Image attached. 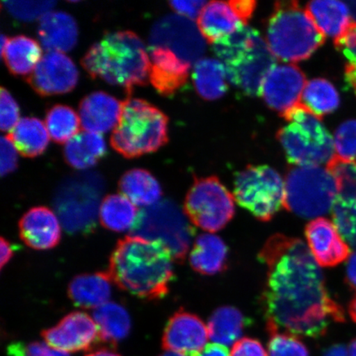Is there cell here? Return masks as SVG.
Masks as SVG:
<instances>
[{
    "label": "cell",
    "instance_id": "30",
    "mask_svg": "<svg viewBox=\"0 0 356 356\" xmlns=\"http://www.w3.org/2000/svg\"><path fill=\"white\" fill-rule=\"evenodd\" d=\"M140 211L122 194L106 195L99 208V220L104 228L114 232L133 230L139 221Z\"/></svg>",
    "mask_w": 356,
    "mask_h": 356
},
{
    "label": "cell",
    "instance_id": "44",
    "mask_svg": "<svg viewBox=\"0 0 356 356\" xmlns=\"http://www.w3.org/2000/svg\"><path fill=\"white\" fill-rule=\"evenodd\" d=\"M335 47L348 60V64L356 67V22L341 37L335 40Z\"/></svg>",
    "mask_w": 356,
    "mask_h": 356
},
{
    "label": "cell",
    "instance_id": "54",
    "mask_svg": "<svg viewBox=\"0 0 356 356\" xmlns=\"http://www.w3.org/2000/svg\"><path fill=\"white\" fill-rule=\"evenodd\" d=\"M349 314L351 319L356 323V296L351 300L349 306Z\"/></svg>",
    "mask_w": 356,
    "mask_h": 356
},
{
    "label": "cell",
    "instance_id": "41",
    "mask_svg": "<svg viewBox=\"0 0 356 356\" xmlns=\"http://www.w3.org/2000/svg\"><path fill=\"white\" fill-rule=\"evenodd\" d=\"M6 10L15 19L22 21L41 19L47 13L51 11L54 1H3Z\"/></svg>",
    "mask_w": 356,
    "mask_h": 356
},
{
    "label": "cell",
    "instance_id": "27",
    "mask_svg": "<svg viewBox=\"0 0 356 356\" xmlns=\"http://www.w3.org/2000/svg\"><path fill=\"white\" fill-rule=\"evenodd\" d=\"M106 152V145L101 134L79 131L67 142L64 149L65 162L79 170L95 166Z\"/></svg>",
    "mask_w": 356,
    "mask_h": 356
},
{
    "label": "cell",
    "instance_id": "3",
    "mask_svg": "<svg viewBox=\"0 0 356 356\" xmlns=\"http://www.w3.org/2000/svg\"><path fill=\"white\" fill-rule=\"evenodd\" d=\"M81 65L93 79L122 87L128 95L149 80L151 63L145 44L131 31L106 33L88 49Z\"/></svg>",
    "mask_w": 356,
    "mask_h": 356
},
{
    "label": "cell",
    "instance_id": "55",
    "mask_svg": "<svg viewBox=\"0 0 356 356\" xmlns=\"http://www.w3.org/2000/svg\"><path fill=\"white\" fill-rule=\"evenodd\" d=\"M349 355L350 356H356V338L353 341L349 346Z\"/></svg>",
    "mask_w": 356,
    "mask_h": 356
},
{
    "label": "cell",
    "instance_id": "37",
    "mask_svg": "<svg viewBox=\"0 0 356 356\" xmlns=\"http://www.w3.org/2000/svg\"><path fill=\"white\" fill-rule=\"evenodd\" d=\"M327 169L335 180L337 198L356 200V162L346 161L335 154Z\"/></svg>",
    "mask_w": 356,
    "mask_h": 356
},
{
    "label": "cell",
    "instance_id": "43",
    "mask_svg": "<svg viewBox=\"0 0 356 356\" xmlns=\"http://www.w3.org/2000/svg\"><path fill=\"white\" fill-rule=\"evenodd\" d=\"M8 356H70L69 353L53 347L42 343V342H33V343H13L8 347Z\"/></svg>",
    "mask_w": 356,
    "mask_h": 356
},
{
    "label": "cell",
    "instance_id": "33",
    "mask_svg": "<svg viewBox=\"0 0 356 356\" xmlns=\"http://www.w3.org/2000/svg\"><path fill=\"white\" fill-rule=\"evenodd\" d=\"M93 319L99 328L101 341L111 346L117 345L131 332L130 315L117 302H108L95 309Z\"/></svg>",
    "mask_w": 356,
    "mask_h": 356
},
{
    "label": "cell",
    "instance_id": "6",
    "mask_svg": "<svg viewBox=\"0 0 356 356\" xmlns=\"http://www.w3.org/2000/svg\"><path fill=\"white\" fill-rule=\"evenodd\" d=\"M168 141V118L155 106L140 99L122 102L121 118L111 136V145L124 158L156 152Z\"/></svg>",
    "mask_w": 356,
    "mask_h": 356
},
{
    "label": "cell",
    "instance_id": "14",
    "mask_svg": "<svg viewBox=\"0 0 356 356\" xmlns=\"http://www.w3.org/2000/svg\"><path fill=\"white\" fill-rule=\"evenodd\" d=\"M256 6L257 2L252 0L208 3L198 17L200 32L208 43L213 44L246 26Z\"/></svg>",
    "mask_w": 356,
    "mask_h": 356
},
{
    "label": "cell",
    "instance_id": "17",
    "mask_svg": "<svg viewBox=\"0 0 356 356\" xmlns=\"http://www.w3.org/2000/svg\"><path fill=\"white\" fill-rule=\"evenodd\" d=\"M47 344L65 353L91 349L100 340L95 319L84 312H73L66 315L55 327L42 333Z\"/></svg>",
    "mask_w": 356,
    "mask_h": 356
},
{
    "label": "cell",
    "instance_id": "20",
    "mask_svg": "<svg viewBox=\"0 0 356 356\" xmlns=\"http://www.w3.org/2000/svg\"><path fill=\"white\" fill-rule=\"evenodd\" d=\"M150 63V82L164 97L175 95L185 86L193 67L170 49L163 47L151 49Z\"/></svg>",
    "mask_w": 356,
    "mask_h": 356
},
{
    "label": "cell",
    "instance_id": "23",
    "mask_svg": "<svg viewBox=\"0 0 356 356\" xmlns=\"http://www.w3.org/2000/svg\"><path fill=\"white\" fill-rule=\"evenodd\" d=\"M38 33L42 47L47 52L64 53L76 44L79 31L76 21L70 13L50 11L40 19Z\"/></svg>",
    "mask_w": 356,
    "mask_h": 356
},
{
    "label": "cell",
    "instance_id": "7",
    "mask_svg": "<svg viewBox=\"0 0 356 356\" xmlns=\"http://www.w3.org/2000/svg\"><path fill=\"white\" fill-rule=\"evenodd\" d=\"M289 122L278 131L289 163L296 166H320L333 159L334 139L322 122L305 104H300L284 115Z\"/></svg>",
    "mask_w": 356,
    "mask_h": 356
},
{
    "label": "cell",
    "instance_id": "24",
    "mask_svg": "<svg viewBox=\"0 0 356 356\" xmlns=\"http://www.w3.org/2000/svg\"><path fill=\"white\" fill-rule=\"evenodd\" d=\"M111 282L108 271L79 275L70 283V299L79 308L97 309L108 302Z\"/></svg>",
    "mask_w": 356,
    "mask_h": 356
},
{
    "label": "cell",
    "instance_id": "1",
    "mask_svg": "<svg viewBox=\"0 0 356 356\" xmlns=\"http://www.w3.org/2000/svg\"><path fill=\"white\" fill-rule=\"evenodd\" d=\"M267 269L261 296L269 333L318 338L344 311L329 295L321 268L302 240L275 234L259 253Z\"/></svg>",
    "mask_w": 356,
    "mask_h": 356
},
{
    "label": "cell",
    "instance_id": "2",
    "mask_svg": "<svg viewBox=\"0 0 356 356\" xmlns=\"http://www.w3.org/2000/svg\"><path fill=\"white\" fill-rule=\"evenodd\" d=\"M173 260L162 243L127 236L111 253L108 273L122 291L140 299L159 300L167 296L175 278Z\"/></svg>",
    "mask_w": 356,
    "mask_h": 356
},
{
    "label": "cell",
    "instance_id": "53",
    "mask_svg": "<svg viewBox=\"0 0 356 356\" xmlns=\"http://www.w3.org/2000/svg\"><path fill=\"white\" fill-rule=\"evenodd\" d=\"M86 356H121L115 351L109 349H99L92 351L91 353L88 354Z\"/></svg>",
    "mask_w": 356,
    "mask_h": 356
},
{
    "label": "cell",
    "instance_id": "13",
    "mask_svg": "<svg viewBox=\"0 0 356 356\" xmlns=\"http://www.w3.org/2000/svg\"><path fill=\"white\" fill-rule=\"evenodd\" d=\"M151 47L170 49L182 60L195 65L206 51L207 44L198 26L181 15H169L154 26L149 40Z\"/></svg>",
    "mask_w": 356,
    "mask_h": 356
},
{
    "label": "cell",
    "instance_id": "56",
    "mask_svg": "<svg viewBox=\"0 0 356 356\" xmlns=\"http://www.w3.org/2000/svg\"><path fill=\"white\" fill-rule=\"evenodd\" d=\"M349 6L351 16H353V17L356 19V2H350L349 3Z\"/></svg>",
    "mask_w": 356,
    "mask_h": 356
},
{
    "label": "cell",
    "instance_id": "15",
    "mask_svg": "<svg viewBox=\"0 0 356 356\" xmlns=\"http://www.w3.org/2000/svg\"><path fill=\"white\" fill-rule=\"evenodd\" d=\"M25 79L39 95H65L76 86L79 71L74 61L65 53L48 51Z\"/></svg>",
    "mask_w": 356,
    "mask_h": 356
},
{
    "label": "cell",
    "instance_id": "5",
    "mask_svg": "<svg viewBox=\"0 0 356 356\" xmlns=\"http://www.w3.org/2000/svg\"><path fill=\"white\" fill-rule=\"evenodd\" d=\"M326 37L296 1L275 3L267 22L266 42L277 59L297 63L309 59Z\"/></svg>",
    "mask_w": 356,
    "mask_h": 356
},
{
    "label": "cell",
    "instance_id": "18",
    "mask_svg": "<svg viewBox=\"0 0 356 356\" xmlns=\"http://www.w3.org/2000/svg\"><path fill=\"white\" fill-rule=\"evenodd\" d=\"M305 236L309 250L320 266H336L350 255L349 245L330 220L320 217L309 222Z\"/></svg>",
    "mask_w": 356,
    "mask_h": 356
},
{
    "label": "cell",
    "instance_id": "16",
    "mask_svg": "<svg viewBox=\"0 0 356 356\" xmlns=\"http://www.w3.org/2000/svg\"><path fill=\"white\" fill-rule=\"evenodd\" d=\"M307 81L305 74L295 65H275L261 87V95L267 106L283 118L301 104Z\"/></svg>",
    "mask_w": 356,
    "mask_h": 356
},
{
    "label": "cell",
    "instance_id": "11",
    "mask_svg": "<svg viewBox=\"0 0 356 356\" xmlns=\"http://www.w3.org/2000/svg\"><path fill=\"white\" fill-rule=\"evenodd\" d=\"M102 188L101 178L92 173L71 177L62 184L56 207L67 231L88 233L95 228Z\"/></svg>",
    "mask_w": 356,
    "mask_h": 356
},
{
    "label": "cell",
    "instance_id": "40",
    "mask_svg": "<svg viewBox=\"0 0 356 356\" xmlns=\"http://www.w3.org/2000/svg\"><path fill=\"white\" fill-rule=\"evenodd\" d=\"M336 156L346 161L356 160V120H349L341 124L334 137Z\"/></svg>",
    "mask_w": 356,
    "mask_h": 356
},
{
    "label": "cell",
    "instance_id": "35",
    "mask_svg": "<svg viewBox=\"0 0 356 356\" xmlns=\"http://www.w3.org/2000/svg\"><path fill=\"white\" fill-rule=\"evenodd\" d=\"M302 99V104L322 119L323 115L334 113L340 105L339 93L325 79H314L307 83Z\"/></svg>",
    "mask_w": 356,
    "mask_h": 356
},
{
    "label": "cell",
    "instance_id": "19",
    "mask_svg": "<svg viewBox=\"0 0 356 356\" xmlns=\"http://www.w3.org/2000/svg\"><path fill=\"white\" fill-rule=\"evenodd\" d=\"M209 337L208 327L202 319L179 310L168 320L162 343L166 350L191 355L204 348Z\"/></svg>",
    "mask_w": 356,
    "mask_h": 356
},
{
    "label": "cell",
    "instance_id": "25",
    "mask_svg": "<svg viewBox=\"0 0 356 356\" xmlns=\"http://www.w3.org/2000/svg\"><path fill=\"white\" fill-rule=\"evenodd\" d=\"M229 249L218 236L211 234L200 235L195 240L190 262L197 273L213 275L226 269Z\"/></svg>",
    "mask_w": 356,
    "mask_h": 356
},
{
    "label": "cell",
    "instance_id": "47",
    "mask_svg": "<svg viewBox=\"0 0 356 356\" xmlns=\"http://www.w3.org/2000/svg\"><path fill=\"white\" fill-rule=\"evenodd\" d=\"M207 1H170L171 8L178 15L193 20L198 19L204 8L207 6Z\"/></svg>",
    "mask_w": 356,
    "mask_h": 356
},
{
    "label": "cell",
    "instance_id": "32",
    "mask_svg": "<svg viewBox=\"0 0 356 356\" xmlns=\"http://www.w3.org/2000/svg\"><path fill=\"white\" fill-rule=\"evenodd\" d=\"M251 324L238 309L231 306L220 307L211 315L208 323L209 337L216 344L230 346L238 341Z\"/></svg>",
    "mask_w": 356,
    "mask_h": 356
},
{
    "label": "cell",
    "instance_id": "48",
    "mask_svg": "<svg viewBox=\"0 0 356 356\" xmlns=\"http://www.w3.org/2000/svg\"><path fill=\"white\" fill-rule=\"evenodd\" d=\"M191 356H230L227 346L213 343L204 347L199 353L191 355Z\"/></svg>",
    "mask_w": 356,
    "mask_h": 356
},
{
    "label": "cell",
    "instance_id": "31",
    "mask_svg": "<svg viewBox=\"0 0 356 356\" xmlns=\"http://www.w3.org/2000/svg\"><path fill=\"white\" fill-rule=\"evenodd\" d=\"M119 189L134 204L148 207L157 204L163 193L157 179L141 168L124 172L119 181Z\"/></svg>",
    "mask_w": 356,
    "mask_h": 356
},
{
    "label": "cell",
    "instance_id": "21",
    "mask_svg": "<svg viewBox=\"0 0 356 356\" xmlns=\"http://www.w3.org/2000/svg\"><path fill=\"white\" fill-rule=\"evenodd\" d=\"M20 238L35 250H49L60 241L61 228L55 213L44 207L31 209L19 221Z\"/></svg>",
    "mask_w": 356,
    "mask_h": 356
},
{
    "label": "cell",
    "instance_id": "38",
    "mask_svg": "<svg viewBox=\"0 0 356 356\" xmlns=\"http://www.w3.org/2000/svg\"><path fill=\"white\" fill-rule=\"evenodd\" d=\"M334 224L342 237L356 248V200L337 198L332 208Z\"/></svg>",
    "mask_w": 356,
    "mask_h": 356
},
{
    "label": "cell",
    "instance_id": "49",
    "mask_svg": "<svg viewBox=\"0 0 356 356\" xmlns=\"http://www.w3.org/2000/svg\"><path fill=\"white\" fill-rule=\"evenodd\" d=\"M346 280L349 286L356 291V252L350 257L347 264Z\"/></svg>",
    "mask_w": 356,
    "mask_h": 356
},
{
    "label": "cell",
    "instance_id": "9",
    "mask_svg": "<svg viewBox=\"0 0 356 356\" xmlns=\"http://www.w3.org/2000/svg\"><path fill=\"white\" fill-rule=\"evenodd\" d=\"M188 216L171 200H163L140 212L131 235L162 243L176 261H184L195 229Z\"/></svg>",
    "mask_w": 356,
    "mask_h": 356
},
{
    "label": "cell",
    "instance_id": "52",
    "mask_svg": "<svg viewBox=\"0 0 356 356\" xmlns=\"http://www.w3.org/2000/svg\"><path fill=\"white\" fill-rule=\"evenodd\" d=\"M348 355L349 351H347L345 346L337 345L327 350L324 356H348Z\"/></svg>",
    "mask_w": 356,
    "mask_h": 356
},
{
    "label": "cell",
    "instance_id": "4",
    "mask_svg": "<svg viewBox=\"0 0 356 356\" xmlns=\"http://www.w3.org/2000/svg\"><path fill=\"white\" fill-rule=\"evenodd\" d=\"M213 51L224 64L229 81L245 95H261L266 75L274 68V56L259 32L243 26L218 40Z\"/></svg>",
    "mask_w": 356,
    "mask_h": 356
},
{
    "label": "cell",
    "instance_id": "22",
    "mask_svg": "<svg viewBox=\"0 0 356 356\" xmlns=\"http://www.w3.org/2000/svg\"><path fill=\"white\" fill-rule=\"evenodd\" d=\"M79 111L84 131L108 132L118 126L122 113V102L108 92H95L80 102Z\"/></svg>",
    "mask_w": 356,
    "mask_h": 356
},
{
    "label": "cell",
    "instance_id": "10",
    "mask_svg": "<svg viewBox=\"0 0 356 356\" xmlns=\"http://www.w3.org/2000/svg\"><path fill=\"white\" fill-rule=\"evenodd\" d=\"M234 195L257 220L269 221L284 207L286 186L273 168L249 165L236 176Z\"/></svg>",
    "mask_w": 356,
    "mask_h": 356
},
{
    "label": "cell",
    "instance_id": "28",
    "mask_svg": "<svg viewBox=\"0 0 356 356\" xmlns=\"http://www.w3.org/2000/svg\"><path fill=\"white\" fill-rule=\"evenodd\" d=\"M42 52L41 44L35 40L17 35L8 38L1 56L11 74L28 77L42 59Z\"/></svg>",
    "mask_w": 356,
    "mask_h": 356
},
{
    "label": "cell",
    "instance_id": "39",
    "mask_svg": "<svg viewBox=\"0 0 356 356\" xmlns=\"http://www.w3.org/2000/svg\"><path fill=\"white\" fill-rule=\"evenodd\" d=\"M270 335L268 356H309L305 345L296 337L284 332Z\"/></svg>",
    "mask_w": 356,
    "mask_h": 356
},
{
    "label": "cell",
    "instance_id": "34",
    "mask_svg": "<svg viewBox=\"0 0 356 356\" xmlns=\"http://www.w3.org/2000/svg\"><path fill=\"white\" fill-rule=\"evenodd\" d=\"M193 79L198 95L204 99H220L228 91V76L220 60L211 58L200 60L194 66Z\"/></svg>",
    "mask_w": 356,
    "mask_h": 356
},
{
    "label": "cell",
    "instance_id": "45",
    "mask_svg": "<svg viewBox=\"0 0 356 356\" xmlns=\"http://www.w3.org/2000/svg\"><path fill=\"white\" fill-rule=\"evenodd\" d=\"M0 149H1V175L2 177L15 172L17 167V149L8 136H2L0 140Z\"/></svg>",
    "mask_w": 356,
    "mask_h": 356
},
{
    "label": "cell",
    "instance_id": "57",
    "mask_svg": "<svg viewBox=\"0 0 356 356\" xmlns=\"http://www.w3.org/2000/svg\"><path fill=\"white\" fill-rule=\"evenodd\" d=\"M159 356H186L184 354L175 353V351H165V353L160 355Z\"/></svg>",
    "mask_w": 356,
    "mask_h": 356
},
{
    "label": "cell",
    "instance_id": "26",
    "mask_svg": "<svg viewBox=\"0 0 356 356\" xmlns=\"http://www.w3.org/2000/svg\"><path fill=\"white\" fill-rule=\"evenodd\" d=\"M305 10L325 37L335 40L341 37L354 22L350 8L340 1H313L307 4Z\"/></svg>",
    "mask_w": 356,
    "mask_h": 356
},
{
    "label": "cell",
    "instance_id": "12",
    "mask_svg": "<svg viewBox=\"0 0 356 356\" xmlns=\"http://www.w3.org/2000/svg\"><path fill=\"white\" fill-rule=\"evenodd\" d=\"M184 211L199 228L216 233L233 219L234 198L219 178H197L186 195Z\"/></svg>",
    "mask_w": 356,
    "mask_h": 356
},
{
    "label": "cell",
    "instance_id": "51",
    "mask_svg": "<svg viewBox=\"0 0 356 356\" xmlns=\"http://www.w3.org/2000/svg\"><path fill=\"white\" fill-rule=\"evenodd\" d=\"M345 78L347 84L356 96V67L347 64L345 70Z\"/></svg>",
    "mask_w": 356,
    "mask_h": 356
},
{
    "label": "cell",
    "instance_id": "8",
    "mask_svg": "<svg viewBox=\"0 0 356 356\" xmlns=\"http://www.w3.org/2000/svg\"><path fill=\"white\" fill-rule=\"evenodd\" d=\"M284 207L307 219L320 218L332 210L337 197V185L327 168L296 166L289 169Z\"/></svg>",
    "mask_w": 356,
    "mask_h": 356
},
{
    "label": "cell",
    "instance_id": "50",
    "mask_svg": "<svg viewBox=\"0 0 356 356\" xmlns=\"http://www.w3.org/2000/svg\"><path fill=\"white\" fill-rule=\"evenodd\" d=\"M1 268L6 266L8 261L12 259L13 255V248L12 245L7 241V240L1 238Z\"/></svg>",
    "mask_w": 356,
    "mask_h": 356
},
{
    "label": "cell",
    "instance_id": "46",
    "mask_svg": "<svg viewBox=\"0 0 356 356\" xmlns=\"http://www.w3.org/2000/svg\"><path fill=\"white\" fill-rule=\"evenodd\" d=\"M230 356H268L259 341L244 337L235 342Z\"/></svg>",
    "mask_w": 356,
    "mask_h": 356
},
{
    "label": "cell",
    "instance_id": "36",
    "mask_svg": "<svg viewBox=\"0 0 356 356\" xmlns=\"http://www.w3.org/2000/svg\"><path fill=\"white\" fill-rule=\"evenodd\" d=\"M46 127L51 139L57 144H66L79 133L80 118L74 110L65 105H55L47 111Z\"/></svg>",
    "mask_w": 356,
    "mask_h": 356
},
{
    "label": "cell",
    "instance_id": "42",
    "mask_svg": "<svg viewBox=\"0 0 356 356\" xmlns=\"http://www.w3.org/2000/svg\"><path fill=\"white\" fill-rule=\"evenodd\" d=\"M19 104L6 88L0 91V128L3 132L10 131L19 120Z\"/></svg>",
    "mask_w": 356,
    "mask_h": 356
},
{
    "label": "cell",
    "instance_id": "29",
    "mask_svg": "<svg viewBox=\"0 0 356 356\" xmlns=\"http://www.w3.org/2000/svg\"><path fill=\"white\" fill-rule=\"evenodd\" d=\"M7 136L17 152L25 158L42 155L50 140L46 124L35 118L20 119Z\"/></svg>",
    "mask_w": 356,
    "mask_h": 356
}]
</instances>
